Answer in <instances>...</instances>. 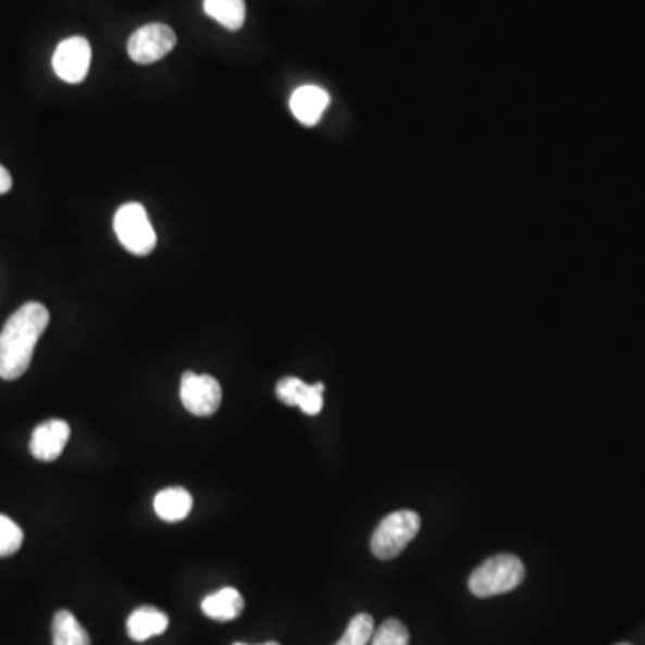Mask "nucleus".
Returning <instances> with one entry per match:
<instances>
[{
    "label": "nucleus",
    "instance_id": "f257e3e1",
    "mask_svg": "<svg viewBox=\"0 0 645 645\" xmlns=\"http://www.w3.org/2000/svg\"><path fill=\"white\" fill-rule=\"evenodd\" d=\"M49 325V310L38 301L22 306L0 332V379L16 381L32 364L41 334Z\"/></svg>",
    "mask_w": 645,
    "mask_h": 645
},
{
    "label": "nucleus",
    "instance_id": "f03ea898",
    "mask_svg": "<svg viewBox=\"0 0 645 645\" xmlns=\"http://www.w3.org/2000/svg\"><path fill=\"white\" fill-rule=\"evenodd\" d=\"M525 567L513 554H498L486 559L479 569L473 570L468 588L475 597H495L508 594L522 584Z\"/></svg>",
    "mask_w": 645,
    "mask_h": 645
},
{
    "label": "nucleus",
    "instance_id": "7ed1b4c3",
    "mask_svg": "<svg viewBox=\"0 0 645 645\" xmlns=\"http://www.w3.org/2000/svg\"><path fill=\"white\" fill-rule=\"evenodd\" d=\"M420 525H422L420 514L409 509L387 514L371 536V553L379 559L397 558L398 554L406 550L409 542L417 538Z\"/></svg>",
    "mask_w": 645,
    "mask_h": 645
},
{
    "label": "nucleus",
    "instance_id": "20e7f679",
    "mask_svg": "<svg viewBox=\"0 0 645 645\" xmlns=\"http://www.w3.org/2000/svg\"><path fill=\"white\" fill-rule=\"evenodd\" d=\"M113 230L119 243L137 257H146L157 248V232L144 204H123L113 218Z\"/></svg>",
    "mask_w": 645,
    "mask_h": 645
},
{
    "label": "nucleus",
    "instance_id": "39448f33",
    "mask_svg": "<svg viewBox=\"0 0 645 645\" xmlns=\"http://www.w3.org/2000/svg\"><path fill=\"white\" fill-rule=\"evenodd\" d=\"M176 33L165 24H148L127 40V54L138 65H151L168 57L176 47Z\"/></svg>",
    "mask_w": 645,
    "mask_h": 645
},
{
    "label": "nucleus",
    "instance_id": "423d86ee",
    "mask_svg": "<svg viewBox=\"0 0 645 645\" xmlns=\"http://www.w3.org/2000/svg\"><path fill=\"white\" fill-rule=\"evenodd\" d=\"M179 398L194 417H212L223 400V389L214 376L185 371L179 386Z\"/></svg>",
    "mask_w": 645,
    "mask_h": 645
},
{
    "label": "nucleus",
    "instance_id": "0eeeda50",
    "mask_svg": "<svg viewBox=\"0 0 645 645\" xmlns=\"http://www.w3.org/2000/svg\"><path fill=\"white\" fill-rule=\"evenodd\" d=\"M92 63V47L83 36H71L63 40L52 57V69L62 82L77 85L85 82Z\"/></svg>",
    "mask_w": 645,
    "mask_h": 645
},
{
    "label": "nucleus",
    "instance_id": "6e6552de",
    "mask_svg": "<svg viewBox=\"0 0 645 645\" xmlns=\"http://www.w3.org/2000/svg\"><path fill=\"white\" fill-rule=\"evenodd\" d=\"M323 393L325 386L318 384H306L298 376H285L276 384V397L282 404L290 407H300L301 411L315 417L323 409Z\"/></svg>",
    "mask_w": 645,
    "mask_h": 645
},
{
    "label": "nucleus",
    "instance_id": "1a4fd4ad",
    "mask_svg": "<svg viewBox=\"0 0 645 645\" xmlns=\"http://www.w3.org/2000/svg\"><path fill=\"white\" fill-rule=\"evenodd\" d=\"M71 437V425L63 420H49L35 429L32 436L33 458L38 461H57Z\"/></svg>",
    "mask_w": 645,
    "mask_h": 645
},
{
    "label": "nucleus",
    "instance_id": "9d476101",
    "mask_svg": "<svg viewBox=\"0 0 645 645\" xmlns=\"http://www.w3.org/2000/svg\"><path fill=\"white\" fill-rule=\"evenodd\" d=\"M328 104H331V96L315 85L296 88L289 101L290 112L296 121L309 127L320 123Z\"/></svg>",
    "mask_w": 645,
    "mask_h": 645
},
{
    "label": "nucleus",
    "instance_id": "9b49d317",
    "mask_svg": "<svg viewBox=\"0 0 645 645\" xmlns=\"http://www.w3.org/2000/svg\"><path fill=\"white\" fill-rule=\"evenodd\" d=\"M126 628L132 641L146 642L168 631L169 617L153 606H140L127 617Z\"/></svg>",
    "mask_w": 645,
    "mask_h": 645
},
{
    "label": "nucleus",
    "instance_id": "f8f14e48",
    "mask_svg": "<svg viewBox=\"0 0 645 645\" xmlns=\"http://www.w3.org/2000/svg\"><path fill=\"white\" fill-rule=\"evenodd\" d=\"M201 610L212 620L228 622L235 620L245 610V599L235 588H223L215 594L204 597Z\"/></svg>",
    "mask_w": 645,
    "mask_h": 645
},
{
    "label": "nucleus",
    "instance_id": "ddd939ff",
    "mask_svg": "<svg viewBox=\"0 0 645 645\" xmlns=\"http://www.w3.org/2000/svg\"><path fill=\"white\" fill-rule=\"evenodd\" d=\"M193 495L185 488H165L154 497V511L163 522H182L193 511Z\"/></svg>",
    "mask_w": 645,
    "mask_h": 645
},
{
    "label": "nucleus",
    "instance_id": "4468645a",
    "mask_svg": "<svg viewBox=\"0 0 645 645\" xmlns=\"http://www.w3.org/2000/svg\"><path fill=\"white\" fill-rule=\"evenodd\" d=\"M203 10L228 32H239L246 22L245 0H204Z\"/></svg>",
    "mask_w": 645,
    "mask_h": 645
},
{
    "label": "nucleus",
    "instance_id": "2eb2a0df",
    "mask_svg": "<svg viewBox=\"0 0 645 645\" xmlns=\"http://www.w3.org/2000/svg\"><path fill=\"white\" fill-rule=\"evenodd\" d=\"M52 645H90V636L71 611L60 610L52 619Z\"/></svg>",
    "mask_w": 645,
    "mask_h": 645
},
{
    "label": "nucleus",
    "instance_id": "dca6fc26",
    "mask_svg": "<svg viewBox=\"0 0 645 645\" xmlns=\"http://www.w3.org/2000/svg\"><path fill=\"white\" fill-rule=\"evenodd\" d=\"M375 633V622L368 613H359L350 620L345 635L336 645H370L371 636Z\"/></svg>",
    "mask_w": 645,
    "mask_h": 645
},
{
    "label": "nucleus",
    "instance_id": "f3484780",
    "mask_svg": "<svg viewBox=\"0 0 645 645\" xmlns=\"http://www.w3.org/2000/svg\"><path fill=\"white\" fill-rule=\"evenodd\" d=\"M370 645H409V631L398 619H387L371 636Z\"/></svg>",
    "mask_w": 645,
    "mask_h": 645
},
{
    "label": "nucleus",
    "instance_id": "a211bd4d",
    "mask_svg": "<svg viewBox=\"0 0 645 645\" xmlns=\"http://www.w3.org/2000/svg\"><path fill=\"white\" fill-rule=\"evenodd\" d=\"M24 542V531L10 517L0 514V558L13 556L21 549Z\"/></svg>",
    "mask_w": 645,
    "mask_h": 645
},
{
    "label": "nucleus",
    "instance_id": "6ab92c4d",
    "mask_svg": "<svg viewBox=\"0 0 645 645\" xmlns=\"http://www.w3.org/2000/svg\"><path fill=\"white\" fill-rule=\"evenodd\" d=\"M11 187H13V178H11L10 171L0 165V196L10 193Z\"/></svg>",
    "mask_w": 645,
    "mask_h": 645
},
{
    "label": "nucleus",
    "instance_id": "aec40b11",
    "mask_svg": "<svg viewBox=\"0 0 645 645\" xmlns=\"http://www.w3.org/2000/svg\"><path fill=\"white\" fill-rule=\"evenodd\" d=\"M262 645H280L278 642H265V644Z\"/></svg>",
    "mask_w": 645,
    "mask_h": 645
},
{
    "label": "nucleus",
    "instance_id": "412c9836",
    "mask_svg": "<svg viewBox=\"0 0 645 645\" xmlns=\"http://www.w3.org/2000/svg\"><path fill=\"white\" fill-rule=\"evenodd\" d=\"M234 645H248V644H243V642H237V644Z\"/></svg>",
    "mask_w": 645,
    "mask_h": 645
}]
</instances>
